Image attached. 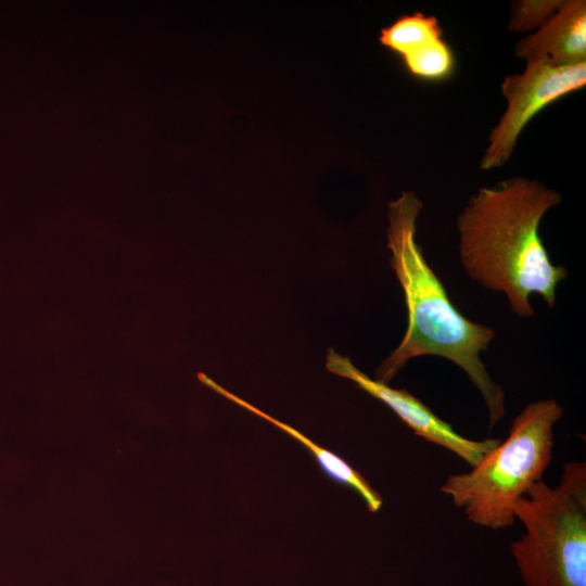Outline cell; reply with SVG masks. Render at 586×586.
I'll list each match as a JSON object with an SVG mask.
<instances>
[{
  "label": "cell",
  "instance_id": "6da1fadb",
  "mask_svg": "<svg viewBox=\"0 0 586 586\" xmlns=\"http://www.w3.org/2000/svg\"><path fill=\"white\" fill-rule=\"evenodd\" d=\"M560 202V193L539 180L511 177L480 188L458 215L463 269L483 286L504 293L519 317H533V294L552 308L558 284L568 275L551 263L539 235L543 217Z\"/></svg>",
  "mask_w": 586,
  "mask_h": 586
},
{
  "label": "cell",
  "instance_id": "7a4b0ae2",
  "mask_svg": "<svg viewBox=\"0 0 586 586\" xmlns=\"http://www.w3.org/2000/svg\"><path fill=\"white\" fill-rule=\"evenodd\" d=\"M422 208L423 202L413 191H403L388 203L390 263L403 289L408 322L398 346L377 368L374 380L388 384L416 357L446 358L479 390L493 428L506 413L505 392L488 374L480 354L488 347L495 331L464 317L429 266L416 240Z\"/></svg>",
  "mask_w": 586,
  "mask_h": 586
},
{
  "label": "cell",
  "instance_id": "3957f363",
  "mask_svg": "<svg viewBox=\"0 0 586 586\" xmlns=\"http://www.w3.org/2000/svg\"><path fill=\"white\" fill-rule=\"evenodd\" d=\"M563 407L553 398L528 404L512 421L508 436L467 473L447 477L441 491L482 527L514 524V505L542 476L552 459L553 426Z\"/></svg>",
  "mask_w": 586,
  "mask_h": 586
},
{
  "label": "cell",
  "instance_id": "277c9868",
  "mask_svg": "<svg viewBox=\"0 0 586 586\" xmlns=\"http://www.w3.org/2000/svg\"><path fill=\"white\" fill-rule=\"evenodd\" d=\"M525 533L510 545L526 586H586V463L570 461L560 482H536L514 505Z\"/></svg>",
  "mask_w": 586,
  "mask_h": 586
},
{
  "label": "cell",
  "instance_id": "5b68a950",
  "mask_svg": "<svg viewBox=\"0 0 586 586\" xmlns=\"http://www.w3.org/2000/svg\"><path fill=\"white\" fill-rule=\"evenodd\" d=\"M586 85V63L555 66L543 61L526 62L521 74L507 75L501 94L507 109L488 137L480 168L505 165L513 154L526 125L545 107Z\"/></svg>",
  "mask_w": 586,
  "mask_h": 586
},
{
  "label": "cell",
  "instance_id": "8992f818",
  "mask_svg": "<svg viewBox=\"0 0 586 586\" xmlns=\"http://www.w3.org/2000/svg\"><path fill=\"white\" fill-rule=\"evenodd\" d=\"M326 367L328 371L353 381L358 388L384 403L415 434L455 453L470 467L475 466L500 442L499 438L473 441L462 436L418 397L406 390H396L369 378L347 356L333 348L328 352Z\"/></svg>",
  "mask_w": 586,
  "mask_h": 586
},
{
  "label": "cell",
  "instance_id": "52a82bcc",
  "mask_svg": "<svg viewBox=\"0 0 586 586\" xmlns=\"http://www.w3.org/2000/svg\"><path fill=\"white\" fill-rule=\"evenodd\" d=\"M379 41L397 54L407 72L416 78L444 81L455 73L454 51L433 15L419 11L403 14L380 30Z\"/></svg>",
  "mask_w": 586,
  "mask_h": 586
},
{
  "label": "cell",
  "instance_id": "ba28073f",
  "mask_svg": "<svg viewBox=\"0 0 586 586\" xmlns=\"http://www.w3.org/2000/svg\"><path fill=\"white\" fill-rule=\"evenodd\" d=\"M515 53L525 62L543 61L555 66L586 63L585 0H563L547 23L517 43Z\"/></svg>",
  "mask_w": 586,
  "mask_h": 586
},
{
  "label": "cell",
  "instance_id": "9c48e42d",
  "mask_svg": "<svg viewBox=\"0 0 586 586\" xmlns=\"http://www.w3.org/2000/svg\"><path fill=\"white\" fill-rule=\"evenodd\" d=\"M198 378L202 383L219 393L227 399L232 400L242 408L247 409L258 417L269 421L304 445L315 456L318 466L326 473V475L337 484L346 486L358 494L366 502V506L370 512H378L382 508V496L370 485L362 474L347 463L342 457L323 447H320L319 445H316L313 441L307 438L294 428L257 409L244 399L235 396L228 390L217 384L207 375L199 373Z\"/></svg>",
  "mask_w": 586,
  "mask_h": 586
},
{
  "label": "cell",
  "instance_id": "30bf717a",
  "mask_svg": "<svg viewBox=\"0 0 586 586\" xmlns=\"http://www.w3.org/2000/svg\"><path fill=\"white\" fill-rule=\"evenodd\" d=\"M563 0H522L511 5L509 30L525 33L539 29L560 9Z\"/></svg>",
  "mask_w": 586,
  "mask_h": 586
}]
</instances>
